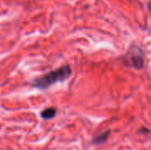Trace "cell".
<instances>
[{
	"instance_id": "cell-1",
	"label": "cell",
	"mask_w": 151,
	"mask_h": 150,
	"mask_svg": "<svg viewBox=\"0 0 151 150\" xmlns=\"http://www.w3.org/2000/svg\"><path fill=\"white\" fill-rule=\"evenodd\" d=\"M71 74H72V71L70 66L65 65L56 70H53L50 72L40 78L35 79L33 81L32 86L39 89H45L55 83L66 80L71 76Z\"/></svg>"
},
{
	"instance_id": "cell-2",
	"label": "cell",
	"mask_w": 151,
	"mask_h": 150,
	"mask_svg": "<svg viewBox=\"0 0 151 150\" xmlns=\"http://www.w3.org/2000/svg\"><path fill=\"white\" fill-rule=\"evenodd\" d=\"M125 62L127 65H130L135 69H141L144 63L142 50L137 47L131 49L125 57Z\"/></svg>"
},
{
	"instance_id": "cell-3",
	"label": "cell",
	"mask_w": 151,
	"mask_h": 150,
	"mask_svg": "<svg viewBox=\"0 0 151 150\" xmlns=\"http://www.w3.org/2000/svg\"><path fill=\"white\" fill-rule=\"evenodd\" d=\"M56 115V109L54 108H48V109H45L42 113H41V116L42 118L44 119H50V118H54Z\"/></svg>"
},
{
	"instance_id": "cell-4",
	"label": "cell",
	"mask_w": 151,
	"mask_h": 150,
	"mask_svg": "<svg viewBox=\"0 0 151 150\" xmlns=\"http://www.w3.org/2000/svg\"><path fill=\"white\" fill-rule=\"evenodd\" d=\"M107 135H108V133H104L103 135L101 134L99 137L96 138V141H97L98 142H102V141H104V139H106V138H107Z\"/></svg>"
}]
</instances>
